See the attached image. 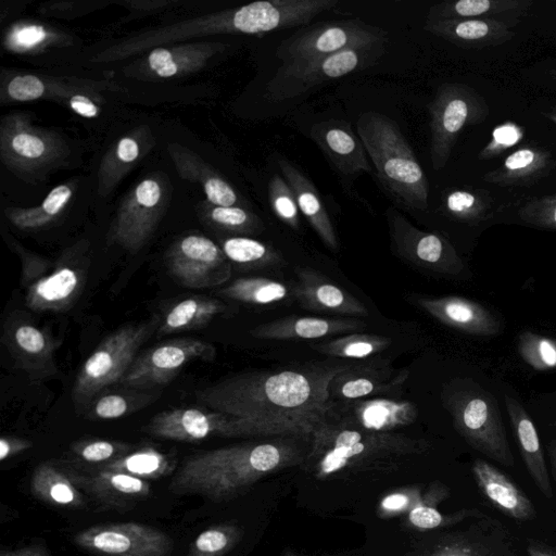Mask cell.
I'll list each match as a JSON object with an SVG mask.
<instances>
[{
    "label": "cell",
    "instance_id": "6da1fadb",
    "mask_svg": "<svg viewBox=\"0 0 556 556\" xmlns=\"http://www.w3.org/2000/svg\"><path fill=\"white\" fill-rule=\"evenodd\" d=\"M346 365L248 371L195 392L206 408L233 420L237 435L315 432L332 408L330 386Z\"/></svg>",
    "mask_w": 556,
    "mask_h": 556
},
{
    "label": "cell",
    "instance_id": "7a4b0ae2",
    "mask_svg": "<svg viewBox=\"0 0 556 556\" xmlns=\"http://www.w3.org/2000/svg\"><path fill=\"white\" fill-rule=\"evenodd\" d=\"M356 131L383 189L407 210H427L426 175L397 123L369 111L358 117Z\"/></svg>",
    "mask_w": 556,
    "mask_h": 556
},
{
    "label": "cell",
    "instance_id": "3957f363",
    "mask_svg": "<svg viewBox=\"0 0 556 556\" xmlns=\"http://www.w3.org/2000/svg\"><path fill=\"white\" fill-rule=\"evenodd\" d=\"M445 406L475 450L504 466L515 464L497 400L490 391L471 379H457L447 388Z\"/></svg>",
    "mask_w": 556,
    "mask_h": 556
},
{
    "label": "cell",
    "instance_id": "277c9868",
    "mask_svg": "<svg viewBox=\"0 0 556 556\" xmlns=\"http://www.w3.org/2000/svg\"><path fill=\"white\" fill-rule=\"evenodd\" d=\"M159 324L157 318L132 323L105 337L76 376L72 391L75 405H90L102 390L119 383L139 354V349L157 330Z\"/></svg>",
    "mask_w": 556,
    "mask_h": 556
},
{
    "label": "cell",
    "instance_id": "5b68a950",
    "mask_svg": "<svg viewBox=\"0 0 556 556\" xmlns=\"http://www.w3.org/2000/svg\"><path fill=\"white\" fill-rule=\"evenodd\" d=\"M388 33L361 18L318 22L300 27L276 49L280 67L302 65L351 48L384 46Z\"/></svg>",
    "mask_w": 556,
    "mask_h": 556
},
{
    "label": "cell",
    "instance_id": "8992f818",
    "mask_svg": "<svg viewBox=\"0 0 556 556\" xmlns=\"http://www.w3.org/2000/svg\"><path fill=\"white\" fill-rule=\"evenodd\" d=\"M383 46L351 48L292 67H278L266 85V98L282 101L301 96L326 81L363 70L378 61Z\"/></svg>",
    "mask_w": 556,
    "mask_h": 556
},
{
    "label": "cell",
    "instance_id": "52a82bcc",
    "mask_svg": "<svg viewBox=\"0 0 556 556\" xmlns=\"http://www.w3.org/2000/svg\"><path fill=\"white\" fill-rule=\"evenodd\" d=\"M210 342L176 338L155 344L137 355L119 384L135 390H151L169 383L191 362L214 359Z\"/></svg>",
    "mask_w": 556,
    "mask_h": 556
},
{
    "label": "cell",
    "instance_id": "ba28073f",
    "mask_svg": "<svg viewBox=\"0 0 556 556\" xmlns=\"http://www.w3.org/2000/svg\"><path fill=\"white\" fill-rule=\"evenodd\" d=\"M73 540L101 556H169L174 548L166 533L137 522L93 526L77 532Z\"/></svg>",
    "mask_w": 556,
    "mask_h": 556
},
{
    "label": "cell",
    "instance_id": "9c48e42d",
    "mask_svg": "<svg viewBox=\"0 0 556 556\" xmlns=\"http://www.w3.org/2000/svg\"><path fill=\"white\" fill-rule=\"evenodd\" d=\"M165 262L179 283L193 289L220 285L231 274L222 248L201 235H188L175 241L165 254Z\"/></svg>",
    "mask_w": 556,
    "mask_h": 556
},
{
    "label": "cell",
    "instance_id": "30bf717a",
    "mask_svg": "<svg viewBox=\"0 0 556 556\" xmlns=\"http://www.w3.org/2000/svg\"><path fill=\"white\" fill-rule=\"evenodd\" d=\"M393 252L413 265L445 275H458L464 264L453 247L437 233L412 225L395 207L386 213Z\"/></svg>",
    "mask_w": 556,
    "mask_h": 556
},
{
    "label": "cell",
    "instance_id": "8fae6325",
    "mask_svg": "<svg viewBox=\"0 0 556 556\" xmlns=\"http://www.w3.org/2000/svg\"><path fill=\"white\" fill-rule=\"evenodd\" d=\"M164 206L162 184L155 178L143 179L121 204L110 239L129 252H137L155 230Z\"/></svg>",
    "mask_w": 556,
    "mask_h": 556
},
{
    "label": "cell",
    "instance_id": "7c38bea8",
    "mask_svg": "<svg viewBox=\"0 0 556 556\" xmlns=\"http://www.w3.org/2000/svg\"><path fill=\"white\" fill-rule=\"evenodd\" d=\"M2 342L16 366L33 380H43L58 372L54 358L58 342L28 316L20 312L10 315L3 327Z\"/></svg>",
    "mask_w": 556,
    "mask_h": 556
},
{
    "label": "cell",
    "instance_id": "4fadbf2b",
    "mask_svg": "<svg viewBox=\"0 0 556 556\" xmlns=\"http://www.w3.org/2000/svg\"><path fill=\"white\" fill-rule=\"evenodd\" d=\"M143 431L155 438L180 442H200L215 435H237L230 417L195 407L160 412L143 427Z\"/></svg>",
    "mask_w": 556,
    "mask_h": 556
},
{
    "label": "cell",
    "instance_id": "5bb4252c",
    "mask_svg": "<svg viewBox=\"0 0 556 556\" xmlns=\"http://www.w3.org/2000/svg\"><path fill=\"white\" fill-rule=\"evenodd\" d=\"M72 482L98 504L124 513L132 509L151 494L147 480L115 470L101 469L94 473L66 470Z\"/></svg>",
    "mask_w": 556,
    "mask_h": 556
},
{
    "label": "cell",
    "instance_id": "9a60e30c",
    "mask_svg": "<svg viewBox=\"0 0 556 556\" xmlns=\"http://www.w3.org/2000/svg\"><path fill=\"white\" fill-rule=\"evenodd\" d=\"M1 153L9 165L26 170L52 161L59 155L60 146L51 134L10 116L1 126Z\"/></svg>",
    "mask_w": 556,
    "mask_h": 556
},
{
    "label": "cell",
    "instance_id": "2e32d148",
    "mask_svg": "<svg viewBox=\"0 0 556 556\" xmlns=\"http://www.w3.org/2000/svg\"><path fill=\"white\" fill-rule=\"evenodd\" d=\"M309 136L339 175L352 177L372 172L362 140L345 121L316 123L311 127Z\"/></svg>",
    "mask_w": 556,
    "mask_h": 556
},
{
    "label": "cell",
    "instance_id": "e0dca14e",
    "mask_svg": "<svg viewBox=\"0 0 556 556\" xmlns=\"http://www.w3.org/2000/svg\"><path fill=\"white\" fill-rule=\"evenodd\" d=\"M295 273V295L303 307L348 317L368 316L367 307L358 299L317 271L296 267Z\"/></svg>",
    "mask_w": 556,
    "mask_h": 556
},
{
    "label": "cell",
    "instance_id": "ac0fdd59",
    "mask_svg": "<svg viewBox=\"0 0 556 556\" xmlns=\"http://www.w3.org/2000/svg\"><path fill=\"white\" fill-rule=\"evenodd\" d=\"M418 304L442 324L475 336H495L501 330L497 317L472 300L448 295L421 298Z\"/></svg>",
    "mask_w": 556,
    "mask_h": 556
},
{
    "label": "cell",
    "instance_id": "d6986e66",
    "mask_svg": "<svg viewBox=\"0 0 556 556\" xmlns=\"http://www.w3.org/2000/svg\"><path fill=\"white\" fill-rule=\"evenodd\" d=\"M86 270L78 265L62 264L51 274L41 276L27 286L25 304L37 312H62L78 299Z\"/></svg>",
    "mask_w": 556,
    "mask_h": 556
},
{
    "label": "cell",
    "instance_id": "ffe728a7",
    "mask_svg": "<svg viewBox=\"0 0 556 556\" xmlns=\"http://www.w3.org/2000/svg\"><path fill=\"white\" fill-rule=\"evenodd\" d=\"M334 416L340 417L344 425L353 424L367 431L380 432L412 424L417 417V408L408 401L356 400L339 408L332 406L328 417Z\"/></svg>",
    "mask_w": 556,
    "mask_h": 556
},
{
    "label": "cell",
    "instance_id": "44dd1931",
    "mask_svg": "<svg viewBox=\"0 0 556 556\" xmlns=\"http://www.w3.org/2000/svg\"><path fill=\"white\" fill-rule=\"evenodd\" d=\"M472 472L483 496L502 514L520 521L535 518L532 501L505 472L481 458L475 460Z\"/></svg>",
    "mask_w": 556,
    "mask_h": 556
},
{
    "label": "cell",
    "instance_id": "7402d4cb",
    "mask_svg": "<svg viewBox=\"0 0 556 556\" xmlns=\"http://www.w3.org/2000/svg\"><path fill=\"white\" fill-rule=\"evenodd\" d=\"M505 405L527 471L546 497L553 489L536 428L525 407L515 397L505 395Z\"/></svg>",
    "mask_w": 556,
    "mask_h": 556
},
{
    "label": "cell",
    "instance_id": "603a6c76",
    "mask_svg": "<svg viewBox=\"0 0 556 556\" xmlns=\"http://www.w3.org/2000/svg\"><path fill=\"white\" fill-rule=\"evenodd\" d=\"M366 328V324L351 318L286 317L260 325L250 333L260 339L290 340L318 339Z\"/></svg>",
    "mask_w": 556,
    "mask_h": 556
},
{
    "label": "cell",
    "instance_id": "cb8c5ba5",
    "mask_svg": "<svg viewBox=\"0 0 556 556\" xmlns=\"http://www.w3.org/2000/svg\"><path fill=\"white\" fill-rule=\"evenodd\" d=\"M277 163L282 177L295 195L299 210L324 244L337 252L339 243L334 227L313 182L287 160L278 157Z\"/></svg>",
    "mask_w": 556,
    "mask_h": 556
},
{
    "label": "cell",
    "instance_id": "d4e9b609",
    "mask_svg": "<svg viewBox=\"0 0 556 556\" xmlns=\"http://www.w3.org/2000/svg\"><path fill=\"white\" fill-rule=\"evenodd\" d=\"M452 88L441 89L431 103V160L434 168L443 165L452 137L468 117L467 102Z\"/></svg>",
    "mask_w": 556,
    "mask_h": 556
},
{
    "label": "cell",
    "instance_id": "484cf974",
    "mask_svg": "<svg viewBox=\"0 0 556 556\" xmlns=\"http://www.w3.org/2000/svg\"><path fill=\"white\" fill-rule=\"evenodd\" d=\"M224 48L220 42H195L156 47L146 58L144 66L154 76L170 78L199 70Z\"/></svg>",
    "mask_w": 556,
    "mask_h": 556
},
{
    "label": "cell",
    "instance_id": "4316f807",
    "mask_svg": "<svg viewBox=\"0 0 556 556\" xmlns=\"http://www.w3.org/2000/svg\"><path fill=\"white\" fill-rule=\"evenodd\" d=\"M407 377V371L392 375L383 368L349 366L339 374L330 386V394L341 399L356 401L361 397L383 393L401 386Z\"/></svg>",
    "mask_w": 556,
    "mask_h": 556
},
{
    "label": "cell",
    "instance_id": "83f0119b",
    "mask_svg": "<svg viewBox=\"0 0 556 556\" xmlns=\"http://www.w3.org/2000/svg\"><path fill=\"white\" fill-rule=\"evenodd\" d=\"M30 491L36 498L48 505L64 508H80L85 505L83 492L72 482L67 471L49 462L35 468Z\"/></svg>",
    "mask_w": 556,
    "mask_h": 556
},
{
    "label": "cell",
    "instance_id": "f1b7e54d",
    "mask_svg": "<svg viewBox=\"0 0 556 556\" xmlns=\"http://www.w3.org/2000/svg\"><path fill=\"white\" fill-rule=\"evenodd\" d=\"M226 309L214 298L193 295L174 304L160 321L156 332L168 334L204 327Z\"/></svg>",
    "mask_w": 556,
    "mask_h": 556
},
{
    "label": "cell",
    "instance_id": "f546056e",
    "mask_svg": "<svg viewBox=\"0 0 556 556\" xmlns=\"http://www.w3.org/2000/svg\"><path fill=\"white\" fill-rule=\"evenodd\" d=\"M174 468L175 459L173 456L149 446L130 451L101 467V469L125 472L143 480L160 479L169 475Z\"/></svg>",
    "mask_w": 556,
    "mask_h": 556
},
{
    "label": "cell",
    "instance_id": "4dcf8cb0",
    "mask_svg": "<svg viewBox=\"0 0 556 556\" xmlns=\"http://www.w3.org/2000/svg\"><path fill=\"white\" fill-rule=\"evenodd\" d=\"M72 194L73 189L68 185H59L49 192L40 205L29 208H7L5 215L20 229H38L61 214Z\"/></svg>",
    "mask_w": 556,
    "mask_h": 556
},
{
    "label": "cell",
    "instance_id": "1f68e13d",
    "mask_svg": "<svg viewBox=\"0 0 556 556\" xmlns=\"http://www.w3.org/2000/svg\"><path fill=\"white\" fill-rule=\"evenodd\" d=\"M218 294L242 303L266 305L283 300L288 295V289L277 280L248 277L233 280L222 288Z\"/></svg>",
    "mask_w": 556,
    "mask_h": 556
},
{
    "label": "cell",
    "instance_id": "d6a6232c",
    "mask_svg": "<svg viewBox=\"0 0 556 556\" xmlns=\"http://www.w3.org/2000/svg\"><path fill=\"white\" fill-rule=\"evenodd\" d=\"M391 344L384 336L374 333H352L334 340L312 345V348L328 356L339 358L362 359L380 353Z\"/></svg>",
    "mask_w": 556,
    "mask_h": 556
},
{
    "label": "cell",
    "instance_id": "836d02e7",
    "mask_svg": "<svg viewBox=\"0 0 556 556\" xmlns=\"http://www.w3.org/2000/svg\"><path fill=\"white\" fill-rule=\"evenodd\" d=\"M220 248L232 263L244 266H273L281 264L282 258L270 245L249 237H228Z\"/></svg>",
    "mask_w": 556,
    "mask_h": 556
},
{
    "label": "cell",
    "instance_id": "e575fe53",
    "mask_svg": "<svg viewBox=\"0 0 556 556\" xmlns=\"http://www.w3.org/2000/svg\"><path fill=\"white\" fill-rule=\"evenodd\" d=\"M156 397L152 392L106 393L94 399L87 413L89 418L116 419L150 405Z\"/></svg>",
    "mask_w": 556,
    "mask_h": 556
},
{
    "label": "cell",
    "instance_id": "d590c367",
    "mask_svg": "<svg viewBox=\"0 0 556 556\" xmlns=\"http://www.w3.org/2000/svg\"><path fill=\"white\" fill-rule=\"evenodd\" d=\"M203 214L211 225L231 232L253 233L263 228L255 214L240 206H218L206 202Z\"/></svg>",
    "mask_w": 556,
    "mask_h": 556
},
{
    "label": "cell",
    "instance_id": "8d00e7d4",
    "mask_svg": "<svg viewBox=\"0 0 556 556\" xmlns=\"http://www.w3.org/2000/svg\"><path fill=\"white\" fill-rule=\"evenodd\" d=\"M520 357L535 370L556 368V340L532 331H523L518 337Z\"/></svg>",
    "mask_w": 556,
    "mask_h": 556
},
{
    "label": "cell",
    "instance_id": "74e56055",
    "mask_svg": "<svg viewBox=\"0 0 556 556\" xmlns=\"http://www.w3.org/2000/svg\"><path fill=\"white\" fill-rule=\"evenodd\" d=\"M269 204L274 214L294 230L300 228L299 206L295 195L280 175H274L268 182Z\"/></svg>",
    "mask_w": 556,
    "mask_h": 556
},
{
    "label": "cell",
    "instance_id": "f35d334b",
    "mask_svg": "<svg viewBox=\"0 0 556 556\" xmlns=\"http://www.w3.org/2000/svg\"><path fill=\"white\" fill-rule=\"evenodd\" d=\"M72 451L76 457L86 463L106 465L129 453L131 445L119 441L83 440L76 442Z\"/></svg>",
    "mask_w": 556,
    "mask_h": 556
},
{
    "label": "cell",
    "instance_id": "ab89813d",
    "mask_svg": "<svg viewBox=\"0 0 556 556\" xmlns=\"http://www.w3.org/2000/svg\"><path fill=\"white\" fill-rule=\"evenodd\" d=\"M53 34L39 24H20L13 26L4 38L8 50L25 53L37 50L53 39Z\"/></svg>",
    "mask_w": 556,
    "mask_h": 556
},
{
    "label": "cell",
    "instance_id": "60d3db41",
    "mask_svg": "<svg viewBox=\"0 0 556 556\" xmlns=\"http://www.w3.org/2000/svg\"><path fill=\"white\" fill-rule=\"evenodd\" d=\"M231 542L232 533L229 528L212 527L194 539L187 556H220Z\"/></svg>",
    "mask_w": 556,
    "mask_h": 556
},
{
    "label": "cell",
    "instance_id": "b9f144b4",
    "mask_svg": "<svg viewBox=\"0 0 556 556\" xmlns=\"http://www.w3.org/2000/svg\"><path fill=\"white\" fill-rule=\"evenodd\" d=\"M7 96L13 101H31L45 94L43 81L35 75H17L7 85Z\"/></svg>",
    "mask_w": 556,
    "mask_h": 556
},
{
    "label": "cell",
    "instance_id": "7bdbcfd3",
    "mask_svg": "<svg viewBox=\"0 0 556 556\" xmlns=\"http://www.w3.org/2000/svg\"><path fill=\"white\" fill-rule=\"evenodd\" d=\"M140 155V144L138 140L131 136L123 137L113 151V161L115 166L113 173L123 170L124 167L130 166Z\"/></svg>",
    "mask_w": 556,
    "mask_h": 556
},
{
    "label": "cell",
    "instance_id": "ee69618b",
    "mask_svg": "<svg viewBox=\"0 0 556 556\" xmlns=\"http://www.w3.org/2000/svg\"><path fill=\"white\" fill-rule=\"evenodd\" d=\"M489 7L490 2L488 0H460L450 9L432 8L430 13L448 11L450 13L454 12L459 16H472L485 12Z\"/></svg>",
    "mask_w": 556,
    "mask_h": 556
},
{
    "label": "cell",
    "instance_id": "f6af8a7d",
    "mask_svg": "<svg viewBox=\"0 0 556 556\" xmlns=\"http://www.w3.org/2000/svg\"><path fill=\"white\" fill-rule=\"evenodd\" d=\"M409 519L415 526L424 529L435 528L443 521L441 514L437 509L425 506L413 509L409 514Z\"/></svg>",
    "mask_w": 556,
    "mask_h": 556
},
{
    "label": "cell",
    "instance_id": "bcb514c9",
    "mask_svg": "<svg viewBox=\"0 0 556 556\" xmlns=\"http://www.w3.org/2000/svg\"><path fill=\"white\" fill-rule=\"evenodd\" d=\"M475 203L472 194L465 191H454L446 199L447 210L456 215L467 213Z\"/></svg>",
    "mask_w": 556,
    "mask_h": 556
},
{
    "label": "cell",
    "instance_id": "7dc6e473",
    "mask_svg": "<svg viewBox=\"0 0 556 556\" xmlns=\"http://www.w3.org/2000/svg\"><path fill=\"white\" fill-rule=\"evenodd\" d=\"M31 446V442L22 438L2 437L0 439V460H5Z\"/></svg>",
    "mask_w": 556,
    "mask_h": 556
},
{
    "label": "cell",
    "instance_id": "c3c4849f",
    "mask_svg": "<svg viewBox=\"0 0 556 556\" xmlns=\"http://www.w3.org/2000/svg\"><path fill=\"white\" fill-rule=\"evenodd\" d=\"M68 105L75 113L86 118H92L99 114V106L84 94L73 96L70 99Z\"/></svg>",
    "mask_w": 556,
    "mask_h": 556
},
{
    "label": "cell",
    "instance_id": "681fc988",
    "mask_svg": "<svg viewBox=\"0 0 556 556\" xmlns=\"http://www.w3.org/2000/svg\"><path fill=\"white\" fill-rule=\"evenodd\" d=\"M533 160V152L530 150H520L507 157L505 165L509 169H518L527 166Z\"/></svg>",
    "mask_w": 556,
    "mask_h": 556
},
{
    "label": "cell",
    "instance_id": "f907efd6",
    "mask_svg": "<svg viewBox=\"0 0 556 556\" xmlns=\"http://www.w3.org/2000/svg\"><path fill=\"white\" fill-rule=\"evenodd\" d=\"M493 136L500 144L510 146L517 142L519 132L513 126H502L494 130Z\"/></svg>",
    "mask_w": 556,
    "mask_h": 556
},
{
    "label": "cell",
    "instance_id": "816d5d0a",
    "mask_svg": "<svg viewBox=\"0 0 556 556\" xmlns=\"http://www.w3.org/2000/svg\"><path fill=\"white\" fill-rule=\"evenodd\" d=\"M0 556H51L42 546H26L17 549H3Z\"/></svg>",
    "mask_w": 556,
    "mask_h": 556
},
{
    "label": "cell",
    "instance_id": "f5cc1de1",
    "mask_svg": "<svg viewBox=\"0 0 556 556\" xmlns=\"http://www.w3.org/2000/svg\"><path fill=\"white\" fill-rule=\"evenodd\" d=\"M528 556H556V549L541 543H531L527 546Z\"/></svg>",
    "mask_w": 556,
    "mask_h": 556
},
{
    "label": "cell",
    "instance_id": "db71d44e",
    "mask_svg": "<svg viewBox=\"0 0 556 556\" xmlns=\"http://www.w3.org/2000/svg\"><path fill=\"white\" fill-rule=\"evenodd\" d=\"M407 504V497L402 494H392L386 497L382 502V506L388 509H401Z\"/></svg>",
    "mask_w": 556,
    "mask_h": 556
},
{
    "label": "cell",
    "instance_id": "11a10c76",
    "mask_svg": "<svg viewBox=\"0 0 556 556\" xmlns=\"http://www.w3.org/2000/svg\"><path fill=\"white\" fill-rule=\"evenodd\" d=\"M549 459H551L552 476L556 482V442H553L549 445Z\"/></svg>",
    "mask_w": 556,
    "mask_h": 556
},
{
    "label": "cell",
    "instance_id": "9f6ffc18",
    "mask_svg": "<svg viewBox=\"0 0 556 556\" xmlns=\"http://www.w3.org/2000/svg\"><path fill=\"white\" fill-rule=\"evenodd\" d=\"M553 222L556 224V207L554 208V212H553Z\"/></svg>",
    "mask_w": 556,
    "mask_h": 556
},
{
    "label": "cell",
    "instance_id": "6f0895ef",
    "mask_svg": "<svg viewBox=\"0 0 556 556\" xmlns=\"http://www.w3.org/2000/svg\"><path fill=\"white\" fill-rule=\"evenodd\" d=\"M554 425L556 426V421L554 422Z\"/></svg>",
    "mask_w": 556,
    "mask_h": 556
}]
</instances>
